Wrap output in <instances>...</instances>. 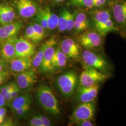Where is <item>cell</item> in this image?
<instances>
[{"mask_svg":"<svg viewBox=\"0 0 126 126\" xmlns=\"http://www.w3.org/2000/svg\"><path fill=\"white\" fill-rule=\"evenodd\" d=\"M36 99L38 103L46 112L54 115L61 114L59 101L52 90L46 84H41L36 92Z\"/></svg>","mask_w":126,"mask_h":126,"instance_id":"cell-1","label":"cell"},{"mask_svg":"<svg viewBox=\"0 0 126 126\" xmlns=\"http://www.w3.org/2000/svg\"><path fill=\"white\" fill-rule=\"evenodd\" d=\"M81 57L84 67L92 68L110 76L112 75L113 68L111 63L99 52L86 49L82 52Z\"/></svg>","mask_w":126,"mask_h":126,"instance_id":"cell-2","label":"cell"},{"mask_svg":"<svg viewBox=\"0 0 126 126\" xmlns=\"http://www.w3.org/2000/svg\"><path fill=\"white\" fill-rule=\"evenodd\" d=\"M92 23L94 29L102 37L110 32L120 30L108 10L95 11L92 16Z\"/></svg>","mask_w":126,"mask_h":126,"instance_id":"cell-3","label":"cell"},{"mask_svg":"<svg viewBox=\"0 0 126 126\" xmlns=\"http://www.w3.org/2000/svg\"><path fill=\"white\" fill-rule=\"evenodd\" d=\"M57 85L64 97L70 98L75 93L79 86V78L74 71H68L57 79Z\"/></svg>","mask_w":126,"mask_h":126,"instance_id":"cell-4","label":"cell"},{"mask_svg":"<svg viewBox=\"0 0 126 126\" xmlns=\"http://www.w3.org/2000/svg\"><path fill=\"white\" fill-rule=\"evenodd\" d=\"M79 78V86L91 87L99 85L110 76L92 68L85 67Z\"/></svg>","mask_w":126,"mask_h":126,"instance_id":"cell-5","label":"cell"},{"mask_svg":"<svg viewBox=\"0 0 126 126\" xmlns=\"http://www.w3.org/2000/svg\"><path fill=\"white\" fill-rule=\"evenodd\" d=\"M95 113L96 102L80 103L72 112L70 119L73 123L86 120L93 121Z\"/></svg>","mask_w":126,"mask_h":126,"instance_id":"cell-6","label":"cell"},{"mask_svg":"<svg viewBox=\"0 0 126 126\" xmlns=\"http://www.w3.org/2000/svg\"><path fill=\"white\" fill-rule=\"evenodd\" d=\"M102 37L93 30H87L82 33L79 37V41L86 50H95L100 48L102 43Z\"/></svg>","mask_w":126,"mask_h":126,"instance_id":"cell-7","label":"cell"},{"mask_svg":"<svg viewBox=\"0 0 126 126\" xmlns=\"http://www.w3.org/2000/svg\"><path fill=\"white\" fill-rule=\"evenodd\" d=\"M16 79L20 90L24 92L32 90L37 81L36 71L32 68L16 73Z\"/></svg>","mask_w":126,"mask_h":126,"instance_id":"cell-8","label":"cell"},{"mask_svg":"<svg viewBox=\"0 0 126 126\" xmlns=\"http://www.w3.org/2000/svg\"><path fill=\"white\" fill-rule=\"evenodd\" d=\"M99 89V85L91 87L79 86L75 93L77 99L80 103L96 102Z\"/></svg>","mask_w":126,"mask_h":126,"instance_id":"cell-9","label":"cell"},{"mask_svg":"<svg viewBox=\"0 0 126 126\" xmlns=\"http://www.w3.org/2000/svg\"><path fill=\"white\" fill-rule=\"evenodd\" d=\"M47 46L45 49L44 58L41 63L40 70L43 73H47L52 71V61L56 49L55 46L57 42L54 37H51L46 41Z\"/></svg>","mask_w":126,"mask_h":126,"instance_id":"cell-10","label":"cell"},{"mask_svg":"<svg viewBox=\"0 0 126 126\" xmlns=\"http://www.w3.org/2000/svg\"><path fill=\"white\" fill-rule=\"evenodd\" d=\"M59 47L68 59L77 60L80 58V45L72 38H67L63 39Z\"/></svg>","mask_w":126,"mask_h":126,"instance_id":"cell-11","label":"cell"},{"mask_svg":"<svg viewBox=\"0 0 126 126\" xmlns=\"http://www.w3.org/2000/svg\"><path fill=\"white\" fill-rule=\"evenodd\" d=\"M23 27V23L21 21L1 25L0 27V43L16 37Z\"/></svg>","mask_w":126,"mask_h":126,"instance_id":"cell-12","label":"cell"},{"mask_svg":"<svg viewBox=\"0 0 126 126\" xmlns=\"http://www.w3.org/2000/svg\"><path fill=\"white\" fill-rule=\"evenodd\" d=\"M16 57H32L35 53V47L30 41L23 37L15 39Z\"/></svg>","mask_w":126,"mask_h":126,"instance_id":"cell-13","label":"cell"},{"mask_svg":"<svg viewBox=\"0 0 126 126\" xmlns=\"http://www.w3.org/2000/svg\"><path fill=\"white\" fill-rule=\"evenodd\" d=\"M113 16L114 22L120 30L126 32V0L113 5Z\"/></svg>","mask_w":126,"mask_h":126,"instance_id":"cell-14","label":"cell"},{"mask_svg":"<svg viewBox=\"0 0 126 126\" xmlns=\"http://www.w3.org/2000/svg\"><path fill=\"white\" fill-rule=\"evenodd\" d=\"M16 5L19 15L23 18L32 17L38 11L37 5L32 0H18Z\"/></svg>","mask_w":126,"mask_h":126,"instance_id":"cell-15","label":"cell"},{"mask_svg":"<svg viewBox=\"0 0 126 126\" xmlns=\"http://www.w3.org/2000/svg\"><path fill=\"white\" fill-rule=\"evenodd\" d=\"M8 67L16 74L23 72L32 68V58L16 57L8 62Z\"/></svg>","mask_w":126,"mask_h":126,"instance_id":"cell-16","label":"cell"},{"mask_svg":"<svg viewBox=\"0 0 126 126\" xmlns=\"http://www.w3.org/2000/svg\"><path fill=\"white\" fill-rule=\"evenodd\" d=\"M16 37L11 38L1 43L0 49V57L7 62L16 57L15 50V39Z\"/></svg>","mask_w":126,"mask_h":126,"instance_id":"cell-17","label":"cell"},{"mask_svg":"<svg viewBox=\"0 0 126 126\" xmlns=\"http://www.w3.org/2000/svg\"><path fill=\"white\" fill-rule=\"evenodd\" d=\"M16 14L13 8L9 5L0 4V24L4 25L14 22Z\"/></svg>","mask_w":126,"mask_h":126,"instance_id":"cell-18","label":"cell"},{"mask_svg":"<svg viewBox=\"0 0 126 126\" xmlns=\"http://www.w3.org/2000/svg\"><path fill=\"white\" fill-rule=\"evenodd\" d=\"M90 23L86 14L79 13L75 16L73 29L77 33H82L88 30Z\"/></svg>","mask_w":126,"mask_h":126,"instance_id":"cell-19","label":"cell"},{"mask_svg":"<svg viewBox=\"0 0 126 126\" xmlns=\"http://www.w3.org/2000/svg\"><path fill=\"white\" fill-rule=\"evenodd\" d=\"M68 59L67 56L60 49V47H58L55 50L52 59V70L56 69H62L66 66Z\"/></svg>","mask_w":126,"mask_h":126,"instance_id":"cell-20","label":"cell"},{"mask_svg":"<svg viewBox=\"0 0 126 126\" xmlns=\"http://www.w3.org/2000/svg\"><path fill=\"white\" fill-rule=\"evenodd\" d=\"M33 101V96L31 94L25 92L23 94L18 95L12 101L10 107L12 110L14 112L19 108H21L24 106L32 104Z\"/></svg>","mask_w":126,"mask_h":126,"instance_id":"cell-21","label":"cell"},{"mask_svg":"<svg viewBox=\"0 0 126 126\" xmlns=\"http://www.w3.org/2000/svg\"><path fill=\"white\" fill-rule=\"evenodd\" d=\"M47 46V42H45L41 45L40 48L32 58V67L35 71L39 69L42 62L45 49Z\"/></svg>","mask_w":126,"mask_h":126,"instance_id":"cell-22","label":"cell"},{"mask_svg":"<svg viewBox=\"0 0 126 126\" xmlns=\"http://www.w3.org/2000/svg\"><path fill=\"white\" fill-rule=\"evenodd\" d=\"M48 30L52 31L58 27L59 16L51 11L48 7L45 8Z\"/></svg>","mask_w":126,"mask_h":126,"instance_id":"cell-23","label":"cell"},{"mask_svg":"<svg viewBox=\"0 0 126 126\" xmlns=\"http://www.w3.org/2000/svg\"><path fill=\"white\" fill-rule=\"evenodd\" d=\"M69 11L67 9H64L59 14L57 27L59 31L61 32L67 31V20Z\"/></svg>","mask_w":126,"mask_h":126,"instance_id":"cell-24","label":"cell"},{"mask_svg":"<svg viewBox=\"0 0 126 126\" xmlns=\"http://www.w3.org/2000/svg\"><path fill=\"white\" fill-rule=\"evenodd\" d=\"M36 21L37 23L41 25L45 30H48L45 9L38 10L36 14Z\"/></svg>","mask_w":126,"mask_h":126,"instance_id":"cell-25","label":"cell"},{"mask_svg":"<svg viewBox=\"0 0 126 126\" xmlns=\"http://www.w3.org/2000/svg\"><path fill=\"white\" fill-rule=\"evenodd\" d=\"M35 34L36 37L37 43H38L45 37V29L42 27L39 24L37 23H32Z\"/></svg>","mask_w":126,"mask_h":126,"instance_id":"cell-26","label":"cell"},{"mask_svg":"<svg viewBox=\"0 0 126 126\" xmlns=\"http://www.w3.org/2000/svg\"><path fill=\"white\" fill-rule=\"evenodd\" d=\"M71 4L79 7L92 8L94 6V0H70Z\"/></svg>","mask_w":126,"mask_h":126,"instance_id":"cell-27","label":"cell"},{"mask_svg":"<svg viewBox=\"0 0 126 126\" xmlns=\"http://www.w3.org/2000/svg\"><path fill=\"white\" fill-rule=\"evenodd\" d=\"M25 37L27 40L32 42L34 43H37L36 37L32 24L28 25L26 28L25 32Z\"/></svg>","mask_w":126,"mask_h":126,"instance_id":"cell-28","label":"cell"},{"mask_svg":"<svg viewBox=\"0 0 126 126\" xmlns=\"http://www.w3.org/2000/svg\"><path fill=\"white\" fill-rule=\"evenodd\" d=\"M32 104H28L24 106L21 108H19L17 110H16L14 112L15 114L20 118L25 117L28 114L30 111L31 107Z\"/></svg>","mask_w":126,"mask_h":126,"instance_id":"cell-29","label":"cell"},{"mask_svg":"<svg viewBox=\"0 0 126 126\" xmlns=\"http://www.w3.org/2000/svg\"><path fill=\"white\" fill-rule=\"evenodd\" d=\"M0 93L4 97L7 105L10 106L11 102H12V100L9 92L7 90L6 84L4 85H3V86H0Z\"/></svg>","mask_w":126,"mask_h":126,"instance_id":"cell-30","label":"cell"},{"mask_svg":"<svg viewBox=\"0 0 126 126\" xmlns=\"http://www.w3.org/2000/svg\"><path fill=\"white\" fill-rule=\"evenodd\" d=\"M75 14L69 11L67 20V31H71L73 29Z\"/></svg>","mask_w":126,"mask_h":126,"instance_id":"cell-31","label":"cell"},{"mask_svg":"<svg viewBox=\"0 0 126 126\" xmlns=\"http://www.w3.org/2000/svg\"><path fill=\"white\" fill-rule=\"evenodd\" d=\"M28 125L31 126H44L43 124L41 121L40 119L37 114L34 115L29 120Z\"/></svg>","mask_w":126,"mask_h":126,"instance_id":"cell-32","label":"cell"},{"mask_svg":"<svg viewBox=\"0 0 126 126\" xmlns=\"http://www.w3.org/2000/svg\"><path fill=\"white\" fill-rule=\"evenodd\" d=\"M20 90L19 88L16 83V82H13V87L12 90L10 93L12 100H13L15 98L17 97L19 95Z\"/></svg>","mask_w":126,"mask_h":126,"instance_id":"cell-33","label":"cell"},{"mask_svg":"<svg viewBox=\"0 0 126 126\" xmlns=\"http://www.w3.org/2000/svg\"><path fill=\"white\" fill-rule=\"evenodd\" d=\"M37 116L40 119L41 121L43 124L44 126H50L52 125V123L50 119L41 114H37Z\"/></svg>","mask_w":126,"mask_h":126,"instance_id":"cell-34","label":"cell"},{"mask_svg":"<svg viewBox=\"0 0 126 126\" xmlns=\"http://www.w3.org/2000/svg\"><path fill=\"white\" fill-rule=\"evenodd\" d=\"M10 73L8 71L0 72V86L3 83L8 81L10 78Z\"/></svg>","mask_w":126,"mask_h":126,"instance_id":"cell-35","label":"cell"},{"mask_svg":"<svg viewBox=\"0 0 126 126\" xmlns=\"http://www.w3.org/2000/svg\"><path fill=\"white\" fill-rule=\"evenodd\" d=\"M75 125L78 126H94V123L92 120H83L79 122L74 123Z\"/></svg>","mask_w":126,"mask_h":126,"instance_id":"cell-36","label":"cell"},{"mask_svg":"<svg viewBox=\"0 0 126 126\" xmlns=\"http://www.w3.org/2000/svg\"><path fill=\"white\" fill-rule=\"evenodd\" d=\"M8 63L0 57V72L7 71Z\"/></svg>","mask_w":126,"mask_h":126,"instance_id":"cell-37","label":"cell"},{"mask_svg":"<svg viewBox=\"0 0 126 126\" xmlns=\"http://www.w3.org/2000/svg\"><path fill=\"white\" fill-rule=\"evenodd\" d=\"M6 113L7 110L6 108L4 107L0 108V125H1L4 121Z\"/></svg>","mask_w":126,"mask_h":126,"instance_id":"cell-38","label":"cell"},{"mask_svg":"<svg viewBox=\"0 0 126 126\" xmlns=\"http://www.w3.org/2000/svg\"><path fill=\"white\" fill-rule=\"evenodd\" d=\"M94 5L96 7H101L105 4L106 1L104 0H94Z\"/></svg>","mask_w":126,"mask_h":126,"instance_id":"cell-39","label":"cell"},{"mask_svg":"<svg viewBox=\"0 0 126 126\" xmlns=\"http://www.w3.org/2000/svg\"><path fill=\"white\" fill-rule=\"evenodd\" d=\"M5 105H7L6 101L3 95L0 93V108L4 107V106Z\"/></svg>","mask_w":126,"mask_h":126,"instance_id":"cell-40","label":"cell"},{"mask_svg":"<svg viewBox=\"0 0 126 126\" xmlns=\"http://www.w3.org/2000/svg\"><path fill=\"white\" fill-rule=\"evenodd\" d=\"M56 0L57 1H59V2H61V1H63L64 0Z\"/></svg>","mask_w":126,"mask_h":126,"instance_id":"cell-41","label":"cell"},{"mask_svg":"<svg viewBox=\"0 0 126 126\" xmlns=\"http://www.w3.org/2000/svg\"><path fill=\"white\" fill-rule=\"evenodd\" d=\"M105 0V1H107V0Z\"/></svg>","mask_w":126,"mask_h":126,"instance_id":"cell-42","label":"cell"},{"mask_svg":"<svg viewBox=\"0 0 126 126\" xmlns=\"http://www.w3.org/2000/svg\"></svg>","mask_w":126,"mask_h":126,"instance_id":"cell-43","label":"cell"}]
</instances>
